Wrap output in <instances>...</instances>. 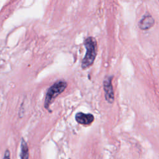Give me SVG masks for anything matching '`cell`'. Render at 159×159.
<instances>
[{
  "mask_svg": "<svg viewBox=\"0 0 159 159\" xmlns=\"http://www.w3.org/2000/svg\"><path fill=\"white\" fill-rule=\"evenodd\" d=\"M86 53L81 62V68L85 70L91 66L96 58L97 54V42L93 37H88L84 41Z\"/></svg>",
  "mask_w": 159,
  "mask_h": 159,
  "instance_id": "1",
  "label": "cell"
},
{
  "mask_svg": "<svg viewBox=\"0 0 159 159\" xmlns=\"http://www.w3.org/2000/svg\"><path fill=\"white\" fill-rule=\"evenodd\" d=\"M67 87V83L62 80H60L52 85L48 89L44 101V107L48 109L51 102L58 95L62 93Z\"/></svg>",
  "mask_w": 159,
  "mask_h": 159,
  "instance_id": "2",
  "label": "cell"
},
{
  "mask_svg": "<svg viewBox=\"0 0 159 159\" xmlns=\"http://www.w3.org/2000/svg\"><path fill=\"white\" fill-rule=\"evenodd\" d=\"M112 77L108 76L104 79L103 82L105 99L109 103H113L114 101V93L112 84Z\"/></svg>",
  "mask_w": 159,
  "mask_h": 159,
  "instance_id": "3",
  "label": "cell"
},
{
  "mask_svg": "<svg viewBox=\"0 0 159 159\" xmlns=\"http://www.w3.org/2000/svg\"><path fill=\"white\" fill-rule=\"evenodd\" d=\"M76 121L82 125H90L94 120V117L92 114H84L78 112L75 116Z\"/></svg>",
  "mask_w": 159,
  "mask_h": 159,
  "instance_id": "4",
  "label": "cell"
},
{
  "mask_svg": "<svg viewBox=\"0 0 159 159\" xmlns=\"http://www.w3.org/2000/svg\"><path fill=\"white\" fill-rule=\"evenodd\" d=\"M154 22L155 20L151 15H145L139 22V27L142 30H147L153 25Z\"/></svg>",
  "mask_w": 159,
  "mask_h": 159,
  "instance_id": "5",
  "label": "cell"
},
{
  "mask_svg": "<svg viewBox=\"0 0 159 159\" xmlns=\"http://www.w3.org/2000/svg\"><path fill=\"white\" fill-rule=\"evenodd\" d=\"M20 159H29V148L26 142L22 139L20 143Z\"/></svg>",
  "mask_w": 159,
  "mask_h": 159,
  "instance_id": "6",
  "label": "cell"
},
{
  "mask_svg": "<svg viewBox=\"0 0 159 159\" xmlns=\"http://www.w3.org/2000/svg\"><path fill=\"white\" fill-rule=\"evenodd\" d=\"M3 159H11V158H10V152L8 150H6V152L4 153Z\"/></svg>",
  "mask_w": 159,
  "mask_h": 159,
  "instance_id": "7",
  "label": "cell"
}]
</instances>
